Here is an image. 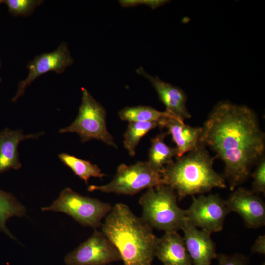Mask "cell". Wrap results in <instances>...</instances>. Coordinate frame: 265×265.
<instances>
[{"label": "cell", "instance_id": "1", "mask_svg": "<svg viewBox=\"0 0 265 265\" xmlns=\"http://www.w3.org/2000/svg\"><path fill=\"white\" fill-rule=\"evenodd\" d=\"M200 143L224 164V176L233 191L249 177L264 157L265 136L256 114L248 107L219 102L202 127Z\"/></svg>", "mask_w": 265, "mask_h": 265}, {"label": "cell", "instance_id": "2", "mask_svg": "<svg viewBox=\"0 0 265 265\" xmlns=\"http://www.w3.org/2000/svg\"><path fill=\"white\" fill-rule=\"evenodd\" d=\"M104 219L101 231L117 248L124 265H153L159 238L141 217L127 205L117 203Z\"/></svg>", "mask_w": 265, "mask_h": 265}, {"label": "cell", "instance_id": "3", "mask_svg": "<svg viewBox=\"0 0 265 265\" xmlns=\"http://www.w3.org/2000/svg\"><path fill=\"white\" fill-rule=\"evenodd\" d=\"M214 160L206 147L200 144L164 166L162 174L165 184L175 190L178 201L213 188H225V179L214 169Z\"/></svg>", "mask_w": 265, "mask_h": 265}, {"label": "cell", "instance_id": "4", "mask_svg": "<svg viewBox=\"0 0 265 265\" xmlns=\"http://www.w3.org/2000/svg\"><path fill=\"white\" fill-rule=\"evenodd\" d=\"M177 200L175 190L169 186L149 188L139 200L141 217L153 229L178 232L187 218L186 210L178 206Z\"/></svg>", "mask_w": 265, "mask_h": 265}, {"label": "cell", "instance_id": "5", "mask_svg": "<svg viewBox=\"0 0 265 265\" xmlns=\"http://www.w3.org/2000/svg\"><path fill=\"white\" fill-rule=\"evenodd\" d=\"M162 172L152 167L148 161H138L129 166L121 164L110 182L100 186L91 185L87 189L133 196L145 189L165 185Z\"/></svg>", "mask_w": 265, "mask_h": 265}, {"label": "cell", "instance_id": "6", "mask_svg": "<svg viewBox=\"0 0 265 265\" xmlns=\"http://www.w3.org/2000/svg\"><path fill=\"white\" fill-rule=\"evenodd\" d=\"M81 103L75 120L60 133L74 132L79 135L82 142L92 139L117 148L106 124V112L103 106L84 88H82Z\"/></svg>", "mask_w": 265, "mask_h": 265}, {"label": "cell", "instance_id": "7", "mask_svg": "<svg viewBox=\"0 0 265 265\" xmlns=\"http://www.w3.org/2000/svg\"><path fill=\"white\" fill-rule=\"evenodd\" d=\"M112 208L111 204L98 199L83 196L70 188L63 189L58 198L42 211L64 212L84 226L96 229Z\"/></svg>", "mask_w": 265, "mask_h": 265}, {"label": "cell", "instance_id": "8", "mask_svg": "<svg viewBox=\"0 0 265 265\" xmlns=\"http://www.w3.org/2000/svg\"><path fill=\"white\" fill-rule=\"evenodd\" d=\"M121 260L113 244L97 229L85 241L64 258L66 265H108Z\"/></svg>", "mask_w": 265, "mask_h": 265}, {"label": "cell", "instance_id": "9", "mask_svg": "<svg viewBox=\"0 0 265 265\" xmlns=\"http://www.w3.org/2000/svg\"><path fill=\"white\" fill-rule=\"evenodd\" d=\"M192 197L190 206L186 210L187 219L197 228L210 233L221 231L226 217L231 212L225 200L218 194Z\"/></svg>", "mask_w": 265, "mask_h": 265}, {"label": "cell", "instance_id": "10", "mask_svg": "<svg viewBox=\"0 0 265 265\" xmlns=\"http://www.w3.org/2000/svg\"><path fill=\"white\" fill-rule=\"evenodd\" d=\"M73 62L68 45L65 42H61L52 52L35 56L27 64L26 68L28 70V75L25 79L19 82L17 91L12 101L15 102L23 96L26 88L41 75L51 71L57 74L63 73Z\"/></svg>", "mask_w": 265, "mask_h": 265}, {"label": "cell", "instance_id": "11", "mask_svg": "<svg viewBox=\"0 0 265 265\" xmlns=\"http://www.w3.org/2000/svg\"><path fill=\"white\" fill-rule=\"evenodd\" d=\"M231 212L240 215L247 228H257L265 224V204L259 195L240 187L225 200Z\"/></svg>", "mask_w": 265, "mask_h": 265}, {"label": "cell", "instance_id": "12", "mask_svg": "<svg viewBox=\"0 0 265 265\" xmlns=\"http://www.w3.org/2000/svg\"><path fill=\"white\" fill-rule=\"evenodd\" d=\"M181 230L193 265H211L217 256L215 244L211 238V233L199 229L188 219Z\"/></svg>", "mask_w": 265, "mask_h": 265}, {"label": "cell", "instance_id": "13", "mask_svg": "<svg viewBox=\"0 0 265 265\" xmlns=\"http://www.w3.org/2000/svg\"><path fill=\"white\" fill-rule=\"evenodd\" d=\"M136 72L149 80L165 105L166 111L183 121L191 118L186 106L187 96L180 88L162 81L158 77L150 75L142 67L137 69Z\"/></svg>", "mask_w": 265, "mask_h": 265}, {"label": "cell", "instance_id": "14", "mask_svg": "<svg viewBox=\"0 0 265 265\" xmlns=\"http://www.w3.org/2000/svg\"><path fill=\"white\" fill-rule=\"evenodd\" d=\"M160 128L167 129L175 143L177 158L196 149L200 144L202 132L201 127H192L176 118L165 117L160 121Z\"/></svg>", "mask_w": 265, "mask_h": 265}, {"label": "cell", "instance_id": "15", "mask_svg": "<svg viewBox=\"0 0 265 265\" xmlns=\"http://www.w3.org/2000/svg\"><path fill=\"white\" fill-rule=\"evenodd\" d=\"M155 257L163 265H193L183 237L176 231L166 232L159 238Z\"/></svg>", "mask_w": 265, "mask_h": 265}, {"label": "cell", "instance_id": "16", "mask_svg": "<svg viewBox=\"0 0 265 265\" xmlns=\"http://www.w3.org/2000/svg\"><path fill=\"white\" fill-rule=\"evenodd\" d=\"M24 135L21 130H12L5 128L0 132V175L10 169L21 167L19 161L18 147L19 143L26 139L37 138L42 135Z\"/></svg>", "mask_w": 265, "mask_h": 265}, {"label": "cell", "instance_id": "17", "mask_svg": "<svg viewBox=\"0 0 265 265\" xmlns=\"http://www.w3.org/2000/svg\"><path fill=\"white\" fill-rule=\"evenodd\" d=\"M167 133H161L151 139L147 161L154 168L162 171L165 166L173 160L172 158L177 156V150L168 146L165 142Z\"/></svg>", "mask_w": 265, "mask_h": 265}, {"label": "cell", "instance_id": "18", "mask_svg": "<svg viewBox=\"0 0 265 265\" xmlns=\"http://www.w3.org/2000/svg\"><path fill=\"white\" fill-rule=\"evenodd\" d=\"M26 209L10 193L0 189V230L12 239H15L6 225L7 221L14 216L25 215Z\"/></svg>", "mask_w": 265, "mask_h": 265}, {"label": "cell", "instance_id": "19", "mask_svg": "<svg viewBox=\"0 0 265 265\" xmlns=\"http://www.w3.org/2000/svg\"><path fill=\"white\" fill-rule=\"evenodd\" d=\"M119 116L122 120L129 122L159 121L165 117L178 119L166 111H159L151 106L143 105L126 107L119 111Z\"/></svg>", "mask_w": 265, "mask_h": 265}, {"label": "cell", "instance_id": "20", "mask_svg": "<svg viewBox=\"0 0 265 265\" xmlns=\"http://www.w3.org/2000/svg\"><path fill=\"white\" fill-rule=\"evenodd\" d=\"M160 121L129 122L123 135V145L130 156L135 155L140 140L151 130L160 126Z\"/></svg>", "mask_w": 265, "mask_h": 265}, {"label": "cell", "instance_id": "21", "mask_svg": "<svg viewBox=\"0 0 265 265\" xmlns=\"http://www.w3.org/2000/svg\"><path fill=\"white\" fill-rule=\"evenodd\" d=\"M58 157L65 165L70 168L76 176L84 181L87 185L91 177L102 178L105 176L97 165L89 161L65 153L59 154Z\"/></svg>", "mask_w": 265, "mask_h": 265}, {"label": "cell", "instance_id": "22", "mask_svg": "<svg viewBox=\"0 0 265 265\" xmlns=\"http://www.w3.org/2000/svg\"><path fill=\"white\" fill-rule=\"evenodd\" d=\"M41 0H1L13 16H27L31 15L38 6L43 3Z\"/></svg>", "mask_w": 265, "mask_h": 265}, {"label": "cell", "instance_id": "23", "mask_svg": "<svg viewBox=\"0 0 265 265\" xmlns=\"http://www.w3.org/2000/svg\"><path fill=\"white\" fill-rule=\"evenodd\" d=\"M252 173L253 182L252 190L253 193L259 195L265 194V158H262L255 165Z\"/></svg>", "mask_w": 265, "mask_h": 265}, {"label": "cell", "instance_id": "24", "mask_svg": "<svg viewBox=\"0 0 265 265\" xmlns=\"http://www.w3.org/2000/svg\"><path fill=\"white\" fill-rule=\"evenodd\" d=\"M217 265H248L249 258L247 256L239 254L232 255L217 254Z\"/></svg>", "mask_w": 265, "mask_h": 265}, {"label": "cell", "instance_id": "25", "mask_svg": "<svg viewBox=\"0 0 265 265\" xmlns=\"http://www.w3.org/2000/svg\"><path fill=\"white\" fill-rule=\"evenodd\" d=\"M168 2V0H121L120 3L122 6H134L143 4L150 6L153 9L157 8Z\"/></svg>", "mask_w": 265, "mask_h": 265}, {"label": "cell", "instance_id": "26", "mask_svg": "<svg viewBox=\"0 0 265 265\" xmlns=\"http://www.w3.org/2000/svg\"><path fill=\"white\" fill-rule=\"evenodd\" d=\"M252 253H259L262 255L265 254V235H260L255 240V243L251 247Z\"/></svg>", "mask_w": 265, "mask_h": 265}, {"label": "cell", "instance_id": "27", "mask_svg": "<svg viewBox=\"0 0 265 265\" xmlns=\"http://www.w3.org/2000/svg\"><path fill=\"white\" fill-rule=\"evenodd\" d=\"M1 65H2L1 61V60L0 59V68H1ZM1 81H2V79L0 77V83L1 82Z\"/></svg>", "mask_w": 265, "mask_h": 265}, {"label": "cell", "instance_id": "28", "mask_svg": "<svg viewBox=\"0 0 265 265\" xmlns=\"http://www.w3.org/2000/svg\"><path fill=\"white\" fill-rule=\"evenodd\" d=\"M1 3V0H0V4Z\"/></svg>", "mask_w": 265, "mask_h": 265}, {"label": "cell", "instance_id": "29", "mask_svg": "<svg viewBox=\"0 0 265 265\" xmlns=\"http://www.w3.org/2000/svg\"><path fill=\"white\" fill-rule=\"evenodd\" d=\"M262 265H265V263H264L262 264Z\"/></svg>", "mask_w": 265, "mask_h": 265}, {"label": "cell", "instance_id": "30", "mask_svg": "<svg viewBox=\"0 0 265 265\" xmlns=\"http://www.w3.org/2000/svg\"></svg>", "mask_w": 265, "mask_h": 265}]
</instances>
